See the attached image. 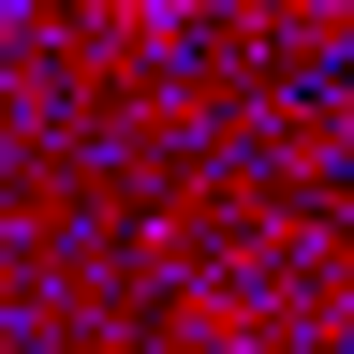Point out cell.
<instances>
[{"mask_svg":"<svg viewBox=\"0 0 354 354\" xmlns=\"http://www.w3.org/2000/svg\"><path fill=\"white\" fill-rule=\"evenodd\" d=\"M118 15H177V0H118Z\"/></svg>","mask_w":354,"mask_h":354,"instance_id":"1","label":"cell"}]
</instances>
